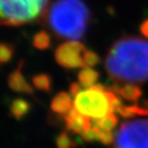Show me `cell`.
I'll use <instances>...</instances> for the list:
<instances>
[{"mask_svg": "<svg viewBox=\"0 0 148 148\" xmlns=\"http://www.w3.org/2000/svg\"><path fill=\"white\" fill-rule=\"evenodd\" d=\"M105 68L116 83H144L148 80V41L135 36L119 38L107 53Z\"/></svg>", "mask_w": 148, "mask_h": 148, "instance_id": "6da1fadb", "label": "cell"}, {"mask_svg": "<svg viewBox=\"0 0 148 148\" xmlns=\"http://www.w3.org/2000/svg\"><path fill=\"white\" fill-rule=\"evenodd\" d=\"M90 12L81 0H57L44 14L49 30L61 39L79 40L86 31Z\"/></svg>", "mask_w": 148, "mask_h": 148, "instance_id": "7a4b0ae2", "label": "cell"}, {"mask_svg": "<svg viewBox=\"0 0 148 148\" xmlns=\"http://www.w3.org/2000/svg\"><path fill=\"white\" fill-rule=\"evenodd\" d=\"M118 97L101 84H95L74 97L73 107L90 119H99L111 112H116L123 105Z\"/></svg>", "mask_w": 148, "mask_h": 148, "instance_id": "3957f363", "label": "cell"}, {"mask_svg": "<svg viewBox=\"0 0 148 148\" xmlns=\"http://www.w3.org/2000/svg\"><path fill=\"white\" fill-rule=\"evenodd\" d=\"M49 0H0L1 24L22 26L44 16Z\"/></svg>", "mask_w": 148, "mask_h": 148, "instance_id": "277c9868", "label": "cell"}, {"mask_svg": "<svg viewBox=\"0 0 148 148\" xmlns=\"http://www.w3.org/2000/svg\"><path fill=\"white\" fill-rule=\"evenodd\" d=\"M111 148H148V118L121 123L114 135Z\"/></svg>", "mask_w": 148, "mask_h": 148, "instance_id": "5b68a950", "label": "cell"}, {"mask_svg": "<svg viewBox=\"0 0 148 148\" xmlns=\"http://www.w3.org/2000/svg\"><path fill=\"white\" fill-rule=\"evenodd\" d=\"M86 47L82 43L75 40L66 41L59 45L55 51V60L61 67L66 69L84 68L83 56Z\"/></svg>", "mask_w": 148, "mask_h": 148, "instance_id": "8992f818", "label": "cell"}, {"mask_svg": "<svg viewBox=\"0 0 148 148\" xmlns=\"http://www.w3.org/2000/svg\"><path fill=\"white\" fill-rule=\"evenodd\" d=\"M64 116L66 129L73 133L81 135L83 133L88 132V130L92 127L90 118L81 114L74 107H72L69 112Z\"/></svg>", "mask_w": 148, "mask_h": 148, "instance_id": "52a82bcc", "label": "cell"}, {"mask_svg": "<svg viewBox=\"0 0 148 148\" xmlns=\"http://www.w3.org/2000/svg\"><path fill=\"white\" fill-rule=\"evenodd\" d=\"M23 64L24 61L22 60L18 64V68L9 74L8 78H7V83H8L9 88H12L14 92L27 94V95H33L34 94L33 88L26 81V79L23 77V74H22Z\"/></svg>", "mask_w": 148, "mask_h": 148, "instance_id": "ba28073f", "label": "cell"}, {"mask_svg": "<svg viewBox=\"0 0 148 148\" xmlns=\"http://www.w3.org/2000/svg\"><path fill=\"white\" fill-rule=\"evenodd\" d=\"M108 90L114 92V94H116L117 96H119V97L132 102H137L142 96L141 88H139L138 86H136V84H134V83H125L121 86H118L117 83V84L112 86Z\"/></svg>", "mask_w": 148, "mask_h": 148, "instance_id": "9c48e42d", "label": "cell"}, {"mask_svg": "<svg viewBox=\"0 0 148 148\" xmlns=\"http://www.w3.org/2000/svg\"><path fill=\"white\" fill-rule=\"evenodd\" d=\"M72 108V99L69 94L61 92L53 97L51 103V109L57 114L66 115Z\"/></svg>", "mask_w": 148, "mask_h": 148, "instance_id": "30bf717a", "label": "cell"}, {"mask_svg": "<svg viewBox=\"0 0 148 148\" xmlns=\"http://www.w3.org/2000/svg\"><path fill=\"white\" fill-rule=\"evenodd\" d=\"M77 77L80 86L84 88H88L97 84L96 82L99 79V73L90 67H84L79 71Z\"/></svg>", "mask_w": 148, "mask_h": 148, "instance_id": "8fae6325", "label": "cell"}, {"mask_svg": "<svg viewBox=\"0 0 148 148\" xmlns=\"http://www.w3.org/2000/svg\"><path fill=\"white\" fill-rule=\"evenodd\" d=\"M30 107L31 106L29 104V102L26 101V100L14 99L10 104L9 110H10L12 115L16 119H21L28 113V111L30 110Z\"/></svg>", "mask_w": 148, "mask_h": 148, "instance_id": "7c38bea8", "label": "cell"}, {"mask_svg": "<svg viewBox=\"0 0 148 148\" xmlns=\"http://www.w3.org/2000/svg\"><path fill=\"white\" fill-rule=\"evenodd\" d=\"M117 116L115 115L114 112H111L108 115L99 118V119H92V125L98 127L99 129L103 130V131H110V132H112V130L115 129L116 125H117Z\"/></svg>", "mask_w": 148, "mask_h": 148, "instance_id": "4fadbf2b", "label": "cell"}, {"mask_svg": "<svg viewBox=\"0 0 148 148\" xmlns=\"http://www.w3.org/2000/svg\"><path fill=\"white\" fill-rule=\"evenodd\" d=\"M32 82L36 88L44 92H49L51 88V79L47 74H38L32 78Z\"/></svg>", "mask_w": 148, "mask_h": 148, "instance_id": "5bb4252c", "label": "cell"}, {"mask_svg": "<svg viewBox=\"0 0 148 148\" xmlns=\"http://www.w3.org/2000/svg\"><path fill=\"white\" fill-rule=\"evenodd\" d=\"M33 45L37 49H49L51 45V39H49V35L44 31L38 32L33 38Z\"/></svg>", "mask_w": 148, "mask_h": 148, "instance_id": "9a60e30c", "label": "cell"}, {"mask_svg": "<svg viewBox=\"0 0 148 148\" xmlns=\"http://www.w3.org/2000/svg\"><path fill=\"white\" fill-rule=\"evenodd\" d=\"M14 53V47L9 43H2L0 46V61L1 63H7L10 61Z\"/></svg>", "mask_w": 148, "mask_h": 148, "instance_id": "2e32d148", "label": "cell"}, {"mask_svg": "<svg viewBox=\"0 0 148 148\" xmlns=\"http://www.w3.org/2000/svg\"><path fill=\"white\" fill-rule=\"evenodd\" d=\"M56 144H57V147L58 148H72L73 146H75V144L71 140V138L69 137L67 132H63L57 138Z\"/></svg>", "mask_w": 148, "mask_h": 148, "instance_id": "e0dca14e", "label": "cell"}, {"mask_svg": "<svg viewBox=\"0 0 148 148\" xmlns=\"http://www.w3.org/2000/svg\"><path fill=\"white\" fill-rule=\"evenodd\" d=\"M83 62L86 67H94L99 63V57L96 53L92 51H86L83 56Z\"/></svg>", "mask_w": 148, "mask_h": 148, "instance_id": "ac0fdd59", "label": "cell"}, {"mask_svg": "<svg viewBox=\"0 0 148 148\" xmlns=\"http://www.w3.org/2000/svg\"><path fill=\"white\" fill-rule=\"evenodd\" d=\"M97 141L101 142L104 145H110L114 141V135L110 131H103L100 129L98 133V140Z\"/></svg>", "mask_w": 148, "mask_h": 148, "instance_id": "d6986e66", "label": "cell"}, {"mask_svg": "<svg viewBox=\"0 0 148 148\" xmlns=\"http://www.w3.org/2000/svg\"><path fill=\"white\" fill-rule=\"evenodd\" d=\"M136 115H148V99L143 101L141 105H131Z\"/></svg>", "mask_w": 148, "mask_h": 148, "instance_id": "ffe728a7", "label": "cell"}, {"mask_svg": "<svg viewBox=\"0 0 148 148\" xmlns=\"http://www.w3.org/2000/svg\"><path fill=\"white\" fill-rule=\"evenodd\" d=\"M116 113H118L119 115H121L125 118H130V117H133V116L136 115V114L134 113V111H133L132 107L123 106V105H121V106L116 110Z\"/></svg>", "mask_w": 148, "mask_h": 148, "instance_id": "44dd1931", "label": "cell"}, {"mask_svg": "<svg viewBox=\"0 0 148 148\" xmlns=\"http://www.w3.org/2000/svg\"><path fill=\"white\" fill-rule=\"evenodd\" d=\"M82 90V86H80L79 82H72L71 86H70V94H71L72 97H75L77 96V94Z\"/></svg>", "mask_w": 148, "mask_h": 148, "instance_id": "7402d4cb", "label": "cell"}, {"mask_svg": "<svg viewBox=\"0 0 148 148\" xmlns=\"http://www.w3.org/2000/svg\"><path fill=\"white\" fill-rule=\"evenodd\" d=\"M140 30H141L142 34H143L144 36L147 37V38H148V20H147V21H145L143 24H142L141 28H140Z\"/></svg>", "mask_w": 148, "mask_h": 148, "instance_id": "603a6c76", "label": "cell"}]
</instances>
